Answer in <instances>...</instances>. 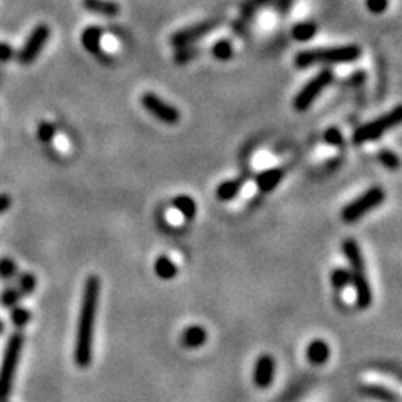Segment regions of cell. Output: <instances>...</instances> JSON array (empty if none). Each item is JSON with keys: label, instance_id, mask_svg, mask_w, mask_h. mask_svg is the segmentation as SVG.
Listing matches in <instances>:
<instances>
[{"label": "cell", "instance_id": "1", "mask_svg": "<svg viewBox=\"0 0 402 402\" xmlns=\"http://www.w3.org/2000/svg\"><path fill=\"white\" fill-rule=\"evenodd\" d=\"M101 283L96 275L86 280L81 303L79 323H77L76 347H74V361L79 367H88L92 361V341H94V327L97 305H99Z\"/></svg>", "mask_w": 402, "mask_h": 402}, {"label": "cell", "instance_id": "2", "mask_svg": "<svg viewBox=\"0 0 402 402\" xmlns=\"http://www.w3.org/2000/svg\"><path fill=\"white\" fill-rule=\"evenodd\" d=\"M342 250L350 265V277H352V282L350 283L354 285L355 302H357L359 308L364 310V308H369L370 303H372V290H370L369 279H367L364 257H362L357 241L352 240V238L343 240Z\"/></svg>", "mask_w": 402, "mask_h": 402}, {"label": "cell", "instance_id": "3", "mask_svg": "<svg viewBox=\"0 0 402 402\" xmlns=\"http://www.w3.org/2000/svg\"><path fill=\"white\" fill-rule=\"evenodd\" d=\"M362 50L359 46H337V48H319L302 50L295 56V66L299 69H307L312 66L323 64H343V62H354L361 57Z\"/></svg>", "mask_w": 402, "mask_h": 402}, {"label": "cell", "instance_id": "4", "mask_svg": "<svg viewBox=\"0 0 402 402\" xmlns=\"http://www.w3.org/2000/svg\"><path fill=\"white\" fill-rule=\"evenodd\" d=\"M402 124V104L392 108L385 114L379 116L377 119L370 121V123L364 124L354 132V144H364L369 141H376V139L382 138L385 132L394 130V128Z\"/></svg>", "mask_w": 402, "mask_h": 402}, {"label": "cell", "instance_id": "5", "mask_svg": "<svg viewBox=\"0 0 402 402\" xmlns=\"http://www.w3.org/2000/svg\"><path fill=\"white\" fill-rule=\"evenodd\" d=\"M22 345H24V337L22 334H14L7 343L6 354H3L2 367H0V402L9 397L10 390L14 385V377L17 372L19 359H21Z\"/></svg>", "mask_w": 402, "mask_h": 402}, {"label": "cell", "instance_id": "6", "mask_svg": "<svg viewBox=\"0 0 402 402\" xmlns=\"http://www.w3.org/2000/svg\"><path fill=\"white\" fill-rule=\"evenodd\" d=\"M385 200V191L381 186H372L362 193L361 197L355 198L352 203H349L347 206H343L342 210V220L345 223H355L361 218H364L367 213L372 212V210L379 208Z\"/></svg>", "mask_w": 402, "mask_h": 402}, {"label": "cell", "instance_id": "7", "mask_svg": "<svg viewBox=\"0 0 402 402\" xmlns=\"http://www.w3.org/2000/svg\"><path fill=\"white\" fill-rule=\"evenodd\" d=\"M334 81V72L330 69H325V71H320L317 76L312 77L308 83L303 86L299 91V94L295 96L294 99V108L295 111L303 112L307 111L312 104L315 103V99L329 88V84Z\"/></svg>", "mask_w": 402, "mask_h": 402}, {"label": "cell", "instance_id": "8", "mask_svg": "<svg viewBox=\"0 0 402 402\" xmlns=\"http://www.w3.org/2000/svg\"><path fill=\"white\" fill-rule=\"evenodd\" d=\"M50 36L49 26L46 24H39L34 27V30L30 32V36L27 37L26 44L22 46L21 52L17 54V59L21 64H32L34 61L37 59L39 54L42 52V49L46 48Z\"/></svg>", "mask_w": 402, "mask_h": 402}, {"label": "cell", "instance_id": "9", "mask_svg": "<svg viewBox=\"0 0 402 402\" xmlns=\"http://www.w3.org/2000/svg\"><path fill=\"white\" fill-rule=\"evenodd\" d=\"M218 26H220V21L218 19L217 21L212 19V21H203L198 22V24L185 27V29L178 30V32H174L171 36V46H174V48H185V46L194 44L198 39L208 36Z\"/></svg>", "mask_w": 402, "mask_h": 402}, {"label": "cell", "instance_id": "10", "mask_svg": "<svg viewBox=\"0 0 402 402\" xmlns=\"http://www.w3.org/2000/svg\"><path fill=\"white\" fill-rule=\"evenodd\" d=\"M141 103L144 109H146L150 114H153L156 119H159L165 124H177L179 121V111L171 104H168L166 101H163L161 97L156 96L154 92H144L141 97Z\"/></svg>", "mask_w": 402, "mask_h": 402}, {"label": "cell", "instance_id": "11", "mask_svg": "<svg viewBox=\"0 0 402 402\" xmlns=\"http://www.w3.org/2000/svg\"><path fill=\"white\" fill-rule=\"evenodd\" d=\"M273 379H275V359L268 354L260 355L253 367V382L259 389H267L273 384Z\"/></svg>", "mask_w": 402, "mask_h": 402}, {"label": "cell", "instance_id": "12", "mask_svg": "<svg viewBox=\"0 0 402 402\" xmlns=\"http://www.w3.org/2000/svg\"><path fill=\"white\" fill-rule=\"evenodd\" d=\"M361 392L369 399L379 401V402H402V396L394 392L392 389L384 388L379 384H365L361 388Z\"/></svg>", "mask_w": 402, "mask_h": 402}, {"label": "cell", "instance_id": "13", "mask_svg": "<svg viewBox=\"0 0 402 402\" xmlns=\"http://www.w3.org/2000/svg\"><path fill=\"white\" fill-rule=\"evenodd\" d=\"M101 37H103V30L99 29V27H88V29L83 32V46L84 49L88 50V52H91L92 56L96 57H101L103 61L104 59V54H103V49H101Z\"/></svg>", "mask_w": 402, "mask_h": 402}, {"label": "cell", "instance_id": "14", "mask_svg": "<svg viewBox=\"0 0 402 402\" xmlns=\"http://www.w3.org/2000/svg\"><path fill=\"white\" fill-rule=\"evenodd\" d=\"M330 357V347L325 341H312L307 345V359L310 364L323 365Z\"/></svg>", "mask_w": 402, "mask_h": 402}, {"label": "cell", "instance_id": "15", "mask_svg": "<svg viewBox=\"0 0 402 402\" xmlns=\"http://www.w3.org/2000/svg\"><path fill=\"white\" fill-rule=\"evenodd\" d=\"M208 341V334L201 325H190L183 330L181 343L186 349H198V347L205 345Z\"/></svg>", "mask_w": 402, "mask_h": 402}, {"label": "cell", "instance_id": "16", "mask_svg": "<svg viewBox=\"0 0 402 402\" xmlns=\"http://www.w3.org/2000/svg\"><path fill=\"white\" fill-rule=\"evenodd\" d=\"M83 7L89 12L104 17H116L119 14V6L111 0H83Z\"/></svg>", "mask_w": 402, "mask_h": 402}, {"label": "cell", "instance_id": "17", "mask_svg": "<svg viewBox=\"0 0 402 402\" xmlns=\"http://www.w3.org/2000/svg\"><path fill=\"white\" fill-rule=\"evenodd\" d=\"M283 179V170L280 168H273V170H267L263 173H260L257 177V186H259L260 191L263 193H270L280 185V181Z\"/></svg>", "mask_w": 402, "mask_h": 402}, {"label": "cell", "instance_id": "18", "mask_svg": "<svg viewBox=\"0 0 402 402\" xmlns=\"http://www.w3.org/2000/svg\"><path fill=\"white\" fill-rule=\"evenodd\" d=\"M154 273L161 280H173L178 275V267L173 260L161 255L154 261Z\"/></svg>", "mask_w": 402, "mask_h": 402}, {"label": "cell", "instance_id": "19", "mask_svg": "<svg viewBox=\"0 0 402 402\" xmlns=\"http://www.w3.org/2000/svg\"><path fill=\"white\" fill-rule=\"evenodd\" d=\"M241 185H243V179H228V181H223L217 188V198L220 201L233 200L240 193Z\"/></svg>", "mask_w": 402, "mask_h": 402}, {"label": "cell", "instance_id": "20", "mask_svg": "<svg viewBox=\"0 0 402 402\" xmlns=\"http://www.w3.org/2000/svg\"><path fill=\"white\" fill-rule=\"evenodd\" d=\"M173 206L188 220H193L194 214H197V203L193 201V198L186 197V194H179V197L174 198Z\"/></svg>", "mask_w": 402, "mask_h": 402}, {"label": "cell", "instance_id": "21", "mask_svg": "<svg viewBox=\"0 0 402 402\" xmlns=\"http://www.w3.org/2000/svg\"><path fill=\"white\" fill-rule=\"evenodd\" d=\"M315 32H317V27H315V24H312V22H300V24H297L294 27L292 36H294L295 41L307 42L315 36Z\"/></svg>", "mask_w": 402, "mask_h": 402}, {"label": "cell", "instance_id": "22", "mask_svg": "<svg viewBox=\"0 0 402 402\" xmlns=\"http://www.w3.org/2000/svg\"><path fill=\"white\" fill-rule=\"evenodd\" d=\"M377 161L381 163L382 166L388 168L390 171H396L401 168V158L397 156L394 151L390 150H381L377 153Z\"/></svg>", "mask_w": 402, "mask_h": 402}, {"label": "cell", "instance_id": "23", "mask_svg": "<svg viewBox=\"0 0 402 402\" xmlns=\"http://www.w3.org/2000/svg\"><path fill=\"white\" fill-rule=\"evenodd\" d=\"M330 282L334 288H337V290H343L347 285L352 282L350 270H347V268H335V270L330 273Z\"/></svg>", "mask_w": 402, "mask_h": 402}, {"label": "cell", "instance_id": "24", "mask_svg": "<svg viewBox=\"0 0 402 402\" xmlns=\"http://www.w3.org/2000/svg\"><path fill=\"white\" fill-rule=\"evenodd\" d=\"M212 54L214 59L228 61L233 56V48L228 41H218L212 48Z\"/></svg>", "mask_w": 402, "mask_h": 402}, {"label": "cell", "instance_id": "25", "mask_svg": "<svg viewBox=\"0 0 402 402\" xmlns=\"http://www.w3.org/2000/svg\"><path fill=\"white\" fill-rule=\"evenodd\" d=\"M200 54V49L193 48V46H185V48H179V50L174 54V62L177 64H188L190 61H193L194 57H198Z\"/></svg>", "mask_w": 402, "mask_h": 402}, {"label": "cell", "instance_id": "26", "mask_svg": "<svg viewBox=\"0 0 402 402\" xmlns=\"http://www.w3.org/2000/svg\"><path fill=\"white\" fill-rule=\"evenodd\" d=\"M34 288H36V277L32 273H24L19 277V294L29 295L32 294Z\"/></svg>", "mask_w": 402, "mask_h": 402}, {"label": "cell", "instance_id": "27", "mask_svg": "<svg viewBox=\"0 0 402 402\" xmlns=\"http://www.w3.org/2000/svg\"><path fill=\"white\" fill-rule=\"evenodd\" d=\"M10 320H12V323L15 327H24V325H27V323H29L30 312L27 310V308L15 307V308H12V314H10Z\"/></svg>", "mask_w": 402, "mask_h": 402}, {"label": "cell", "instance_id": "28", "mask_svg": "<svg viewBox=\"0 0 402 402\" xmlns=\"http://www.w3.org/2000/svg\"><path fill=\"white\" fill-rule=\"evenodd\" d=\"M15 275H17V265H15V261L9 259L0 260V277L6 280H10Z\"/></svg>", "mask_w": 402, "mask_h": 402}, {"label": "cell", "instance_id": "29", "mask_svg": "<svg viewBox=\"0 0 402 402\" xmlns=\"http://www.w3.org/2000/svg\"><path fill=\"white\" fill-rule=\"evenodd\" d=\"M19 299H21L19 290H15V288H7V290H3L2 297H0V302L6 307H14L15 303L19 302Z\"/></svg>", "mask_w": 402, "mask_h": 402}, {"label": "cell", "instance_id": "30", "mask_svg": "<svg viewBox=\"0 0 402 402\" xmlns=\"http://www.w3.org/2000/svg\"><path fill=\"white\" fill-rule=\"evenodd\" d=\"M37 132H39V139H41V141L49 143V141H52L54 132H56V128H54L52 124H49V123H42L41 126H39Z\"/></svg>", "mask_w": 402, "mask_h": 402}, {"label": "cell", "instance_id": "31", "mask_svg": "<svg viewBox=\"0 0 402 402\" xmlns=\"http://www.w3.org/2000/svg\"><path fill=\"white\" fill-rule=\"evenodd\" d=\"M365 6L372 14H382L389 7V0H365Z\"/></svg>", "mask_w": 402, "mask_h": 402}, {"label": "cell", "instance_id": "32", "mask_svg": "<svg viewBox=\"0 0 402 402\" xmlns=\"http://www.w3.org/2000/svg\"><path fill=\"white\" fill-rule=\"evenodd\" d=\"M323 141L327 144H332V146H339V144H342L341 131L335 130V128H330V130H327L325 134H323Z\"/></svg>", "mask_w": 402, "mask_h": 402}, {"label": "cell", "instance_id": "33", "mask_svg": "<svg viewBox=\"0 0 402 402\" xmlns=\"http://www.w3.org/2000/svg\"><path fill=\"white\" fill-rule=\"evenodd\" d=\"M14 56H15L14 49L10 48L9 44H6V42H0V62L12 61Z\"/></svg>", "mask_w": 402, "mask_h": 402}, {"label": "cell", "instance_id": "34", "mask_svg": "<svg viewBox=\"0 0 402 402\" xmlns=\"http://www.w3.org/2000/svg\"><path fill=\"white\" fill-rule=\"evenodd\" d=\"M10 203H12V200H10L9 194H0V214L10 208Z\"/></svg>", "mask_w": 402, "mask_h": 402}, {"label": "cell", "instance_id": "35", "mask_svg": "<svg viewBox=\"0 0 402 402\" xmlns=\"http://www.w3.org/2000/svg\"><path fill=\"white\" fill-rule=\"evenodd\" d=\"M292 3H294V0H277V9H279V12L285 14L290 9Z\"/></svg>", "mask_w": 402, "mask_h": 402}, {"label": "cell", "instance_id": "36", "mask_svg": "<svg viewBox=\"0 0 402 402\" xmlns=\"http://www.w3.org/2000/svg\"><path fill=\"white\" fill-rule=\"evenodd\" d=\"M384 370L385 372H389V374H392L394 377H397V379H401L402 381V370L401 369H397V367H384Z\"/></svg>", "mask_w": 402, "mask_h": 402}, {"label": "cell", "instance_id": "37", "mask_svg": "<svg viewBox=\"0 0 402 402\" xmlns=\"http://www.w3.org/2000/svg\"><path fill=\"white\" fill-rule=\"evenodd\" d=\"M250 2H252V3H253V6H255V7H257V9H260V7H263V6H265V3H267V2H268V0H250Z\"/></svg>", "mask_w": 402, "mask_h": 402}, {"label": "cell", "instance_id": "38", "mask_svg": "<svg viewBox=\"0 0 402 402\" xmlns=\"http://www.w3.org/2000/svg\"><path fill=\"white\" fill-rule=\"evenodd\" d=\"M3 329H6V327H3V322H2V320H0V334H2Z\"/></svg>", "mask_w": 402, "mask_h": 402}, {"label": "cell", "instance_id": "39", "mask_svg": "<svg viewBox=\"0 0 402 402\" xmlns=\"http://www.w3.org/2000/svg\"><path fill=\"white\" fill-rule=\"evenodd\" d=\"M2 402H3V401H2Z\"/></svg>", "mask_w": 402, "mask_h": 402}]
</instances>
